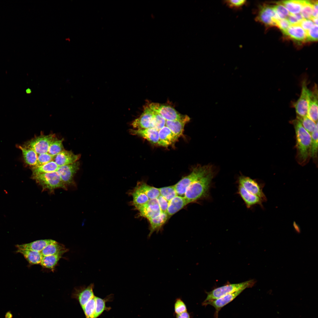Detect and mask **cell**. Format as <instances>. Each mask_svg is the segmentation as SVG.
<instances>
[{"mask_svg": "<svg viewBox=\"0 0 318 318\" xmlns=\"http://www.w3.org/2000/svg\"><path fill=\"white\" fill-rule=\"evenodd\" d=\"M214 174L213 171L195 181L187 188L184 197L188 203L198 200L208 198L209 190Z\"/></svg>", "mask_w": 318, "mask_h": 318, "instance_id": "1", "label": "cell"}, {"mask_svg": "<svg viewBox=\"0 0 318 318\" xmlns=\"http://www.w3.org/2000/svg\"><path fill=\"white\" fill-rule=\"evenodd\" d=\"M295 130L297 158L299 163L305 162L310 156L311 136L297 118L292 121Z\"/></svg>", "mask_w": 318, "mask_h": 318, "instance_id": "2", "label": "cell"}, {"mask_svg": "<svg viewBox=\"0 0 318 318\" xmlns=\"http://www.w3.org/2000/svg\"><path fill=\"white\" fill-rule=\"evenodd\" d=\"M32 178L42 187L43 191L47 190L50 193L58 188L66 190L64 184L58 172L32 174Z\"/></svg>", "mask_w": 318, "mask_h": 318, "instance_id": "3", "label": "cell"}, {"mask_svg": "<svg viewBox=\"0 0 318 318\" xmlns=\"http://www.w3.org/2000/svg\"><path fill=\"white\" fill-rule=\"evenodd\" d=\"M212 171V167L209 165L199 166L193 168L189 174L174 185L177 195L184 197L187 188L190 185Z\"/></svg>", "mask_w": 318, "mask_h": 318, "instance_id": "4", "label": "cell"}, {"mask_svg": "<svg viewBox=\"0 0 318 318\" xmlns=\"http://www.w3.org/2000/svg\"><path fill=\"white\" fill-rule=\"evenodd\" d=\"M256 282V281L253 279L240 283L230 284L218 287L210 292H206L207 296L204 301L217 299L240 290H244L247 288L252 287Z\"/></svg>", "mask_w": 318, "mask_h": 318, "instance_id": "5", "label": "cell"}, {"mask_svg": "<svg viewBox=\"0 0 318 318\" xmlns=\"http://www.w3.org/2000/svg\"><path fill=\"white\" fill-rule=\"evenodd\" d=\"M56 137L54 134H42L29 140L23 146L32 149L37 154L47 153L50 145Z\"/></svg>", "mask_w": 318, "mask_h": 318, "instance_id": "6", "label": "cell"}, {"mask_svg": "<svg viewBox=\"0 0 318 318\" xmlns=\"http://www.w3.org/2000/svg\"><path fill=\"white\" fill-rule=\"evenodd\" d=\"M307 80L304 79L302 82L301 91L299 98L293 103L297 116L304 117L307 115L309 90L307 85Z\"/></svg>", "mask_w": 318, "mask_h": 318, "instance_id": "7", "label": "cell"}, {"mask_svg": "<svg viewBox=\"0 0 318 318\" xmlns=\"http://www.w3.org/2000/svg\"><path fill=\"white\" fill-rule=\"evenodd\" d=\"M80 166V163L77 161L71 164L59 167L57 171L67 187L75 184L74 177L79 169Z\"/></svg>", "mask_w": 318, "mask_h": 318, "instance_id": "8", "label": "cell"}, {"mask_svg": "<svg viewBox=\"0 0 318 318\" xmlns=\"http://www.w3.org/2000/svg\"><path fill=\"white\" fill-rule=\"evenodd\" d=\"M238 185L242 186L249 193L266 201V197L263 191V186L250 178L244 176H240L238 180Z\"/></svg>", "mask_w": 318, "mask_h": 318, "instance_id": "9", "label": "cell"}, {"mask_svg": "<svg viewBox=\"0 0 318 318\" xmlns=\"http://www.w3.org/2000/svg\"><path fill=\"white\" fill-rule=\"evenodd\" d=\"M148 106L152 110L161 115L166 120H179L184 115L180 114L170 106L154 102L150 103Z\"/></svg>", "mask_w": 318, "mask_h": 318, "instance_id": "10", "label": "cell"}, {"mask_svg": "<svg viewBox=\"0 0 318 318\" xmlns=\"http://www.w3.org/2000/svg\"><path fill=\"white\" fill-rule=\"evenodd\" d=\"M243 290H241L236 292L228 294L217 299L204 301L202 305L206 306L210 305L214 307L216 311L214 314L215 318H218V313L221 309L224 306L231 302Z\"/></svg>", "mask_w": 318, "mask_h": 318, "instance_id": "11", "label": "cell"}, {"mask_svg": "<svg viewBox=\"0 0 318 318\" xmlns=\"http://www.w3.org/2000/svg\"><path fill=\"white\" fill-rule=\"evenodd\" d=\"M136 209L141 216L148 220L158 216L162 212L157 198L150 199L147 203Z\"/></svg>", "mask_w": 318, "mask_h": 318, "instance_id": "12", "label": "cell"}, {"mask_svg": "<svg viewBox=\"0 0 318 318\" xmlns=\"http://www.w3.org/2000/svg\"><path fill=\"white\" fill-rule=\"evenodd\" d=\"M153 111L147 106L141 115L132 122V125L135 130L153 128Z\"/></svg>", "mask_w": 318, "mask_h": 318, "instance_id": "13", "label": "cell"}, {"mask_svg": "<svg viewBox=\"0 0 318 318\" xmlns=\"http://www.w3.org/2000/svg\"><path fill=\"white\" fill-rule=\"evenodd\" d=\"M307 116L315 122L318 120V87L315 84L309 91Z\"/></svg>", "mask_w": 318, "mask_h": 318, "instance_id": "14", "label": "cell"}, {"mask_svg": "<svg viewBox=\"0 0 318 318\" xmlns=\"http://www.w3.org/2000/svg\"><path fill=\"white\" fill-rule=\"evenodd\" d=\"M256 19L267 25L271 26H276V21L280 19L273 7L269 6H264L261 8Z\"/></svg>", "mask_w": 318, "mask_h": 318, "instance_id": "15", "label": "cell"}, {"mask_svg": "<svg viewBox=\"0 0 318 318\" xmlns=\"http://www.w3.org/2000/svg\"><path fill=\"white\" fill-rule=\"evenodd\" d=\"M94 287V284L91 283L87 287L82 286L75 289L73 297L78 301L82 309L88 301L95 296Z\"/></svg>", "mask_w": 318, "mask_h": 318, "instance_id": "16", "label": "cell"}, {"mask_svg": "<svg viewBox=\"0 0 318 318\" xmlns=\"http://www.w3.org/2000/svg\"><path fill=\"white\" fill-rule=\"evenodd\" d=\"M130 132L131 134L142 137L152 144H158L159 139L158 131L154 128L140 130L131 129Z\"/></svg>", "mask_w": 318, "mask_h": 318, "instance_id": "17", "label": "cell"}, {"mask_svg": "<svg viewBox=\"0 0 318 318\" xmlns=\"http://www.w3.org/2000/svg\"><path fill=\"white\" fill-rule=\"evenodd\" d=\"M80 157V154H75L71 151L64 149L54 156V161L60 166L74 163L78 161Z\"/></svg>", "mask_w": 318, "mask_h": 318, "instance_id": "18", "label": "cell"}, {"mask_svg": "<svg viewBox=\"0 0 318 318\" xmlns=\"http://www.w3.org/2000/svg\"><path fill=\"white\" fill-rule=\"evenodd\" d=\"M190 120L187 115H184L180 119L172 121L166 120L165 126L178 138L183 134L185 125Z\"/></svg>", "mask_w": 318, "mask_h": 318, "instance_id": "19", "label": "cell"}, {"mask_svg": "<svg viewBox=\"0 0 318 318\" xmlns=\"http://www.w3.org/2000/svg\"><path fill=\"white\" fill-rule=\"evenodd\" d=\"M158 146L168 147L174 144L178 138L166 126L158 131Z\"/></svg>", "mask_w": 318, "mask_h": 318, "instance_id": "20", "label": "cell"}, {"mask_svg": "<svg viewBox=\"0 0 318 318\" xmlns=\"http://www.w3.org/2000/svg\"><path fill=\"white\" fill-rule=\"evenodd\" d=\"M238 193L244 201L248 208H250L256 205H262V202L264 201L262 199L249 193L242 186L239 185Z\"/></svg>", "mask_w": 318, "mask_h": 318, "instance_id": "21", "label": "cell"}, {"mask_svg": "<svg viewBox=\"0 0 318 318\" xmlns=\"http://www.w3.org/2000/svg\"><path fill=\"white\" fill-rule=\"evenodd\" d=\"M188 203L184 197L177 196L168 202L166 213L169 218Z\"/></svg>", "mask_w": 318, "mask_h": 318, "instance_id": "22", "label": "cell"}, {"mask_svg": "<svg viewBox=\"0 0 318 318\" xmlns=\"http://www.w3.org/2000/svg\"><path fill=\"white\" fill-rule=\"evenodd\" d=\"M55 240L51 239L39 240L27 244H17L15 246L17 249H23L41 252L48 245Z\"/></svg>", "mask_w": 318, "mask_h": 318, "instance_id": "23", "label": "cell"}, {"mask_svg": "<svg viewBox=\"0 0 318 318\" xmlns=\"http://www.w3.org/2000/svg\"><path fill=\"white\" fill-rule=\"evenodd\" d=\"M283 33L294 40L300 42L307 41L306 32L299 24L290 25Z\"/></svg>", "mask_w": 318, "mask_h": 318, "instance_id": "24", "label": "cell"}, {"mask_svg": "<svg viewBox=\"0 0 318 318\" xmlns=\"http://www.w3.org/2000/svg\"><path fill=\"white\" fill-rule=\"evenodd\" d=\"M68 251L67 249L56 254L43 257L40 265L44 268L54 269L63 254Z\"/></svg>", "mask_w": 318, "mask_h": 318, "instance_id": "25", "label": "cell"}, {"mask_svg": "<svg viewBox=\"0 0 318 318\" xmlns=\"http://www.w3.org/2000/svg\"><path fill=\"white\" fill-rule=\"evenodd\" d=\"M16 252L23 255L30 265L40 264L43 257L40 252L30 250L17 249Z\"/></svg>", "mask_w": 318, "mask_h": 318, "instance_id": "26", "label": "cell"}, {"mask_svg": "<svg viewBox=\"0 0 318 318\" xmlns=\"http://www.w3.org/2000/svg\"><path fill=\"white\" fill-rule=\"evenodd\" d=\"M25 163L32 168L37 165V154L32 149L23 146L19 145Z\"/></svg>", "mask_w": 318, "mask_h": 318, "instance_id": "27", "label": "cell"}, {"mask_svg": "<svg viewBox=\"0 0 318 318\" xmlns=\"http://www.w3.org/2000/svg\"><path fill=\"white\" fill-rule=\"evenodd\" d=\"M168 218L166 213L162 212L158 216L148 219L150 228L148 237L149 238L154 232L159 230Z\"/></svg>", "mask_w": 318, "mask_h": 318, "instance_id": "28", "label": "cell"}, {"mask_svg": "<svg viewBox=\"0 0 318 318\" xmlns=\"http://www.w3.org/2000/svg\"><path fill=\"white\" fill-rule=\"evenodd\" d=\"M131 194L132 198V204L136 209L145 204L149 200L146 195L137 186Z\"/></svg>", "mask_w": 318, "mask_h": 318, "instance_id": "29", "label": "cell"}, {"mask_svg": "<svg viewBox=\"0 0 318 318\" xmlns=\"http://www.w3.org/2000/svg\"><path fill=\"white\" fill-rule=\"evenodd\" d=\"M95 309L94 318H97L105 310L108 311L110 307L106 306L107 302L111 301L113 299V295L110 294L102 299L95 296Z\"/></svg>", "mask_w": 318, "mask_h": 318, "instance_id": "30", "label": "cell"}, {"mask_svg": "<svg viewBox=\"0 0 318 318\" xmlns=\"http://www.w3.org/2000/svg\"><path fill=\"white\" fill-rule=\"evenodd\" d=\"M150 199H157L160 195L158 188L148 185L144 182H139L136 186Z\"/></svg>", "mask_w": 318, "mask_h": 318, "instance_id": "31", "label": "cell"}, {"mask_svg": "<svg viewBox=\"0 0 318 318\" xmlns=\"http://www.w3.org/2000/svg\"><path fill=\"white\" fill-rule=\"evenodd\" d=\"M304 0H286L280 3L286 7L290 14H296L301 11Z\"/></svg>", "mask_w": 318, "mask_h": 318, "instance_id": "32", "label": "cell"}, {"mask_svg": "<svg viewBox=\"0 0 318 318\" xmlns=\"http://www.w3.org/2000/svg\"><path fill=\"white\" fill-rule=\"evenodd\" d=\"M66 249L64 245L55 241L47 245L40 252L43 257L56 254Z\"/></svg>", "mask_w": 318, "mask_h": 318, "instance_id": "33", "label": "cell"}, {"mask_svg": "<svg viewBox=\"0 0 318 318\" xmlns=\"http://www.w3.org/2000/svg\"><path fill=\"white\" fill-rule=\"evenodd\" d=\"M59 166L53 160L47 164L32 168V174L45 173L57 171Z\"/></svg>", "mask_w": 318, "mask_h": 318, "instance_id": "34", "label": "cell"}, {"mask_svg": "<svg viewBox=\"0 0 318 318\" xmlns=\"http://www.w3.org/2000/svg\"><path fill=\"white\" fill-rule=\"evenodd\" d=\"M63 140V138L59 139L56 137L50 145L47 153L55 156L63 150H64L62 143Z\"/></svg>", "mask_w": 318, "mask_h": 318, "instance_id": "35", "label": "cell"}, {"mask_svg": "<svg viewBox=\"0 0 318 318\" xmlns=\"http://www.w3.org/2000/svg\"><path fill=\"white\" fill-rule=\"evenodd\" d=\"M297 119L301 123L304 128L310 134L314 131L318 125V123L315 122L307 115L304 117L297 116Z\"/></svg>", "mask_w": 318, "mask_h": 318, "instance_id": "36", "label": "cell"}, {"mask_svg": "<svg viewBox=\"0 0 318 318\" xmlns=\"http://www.w3.org/2000/svg\"><path fill=\"white\" fill-rule=\"evenodd\" d=\"M158 188L160 195L168 202L178 195L174 185Z\"/></svg>", "mask_w": 318, "mask_h": 318, "instance_id": "37", "label": "cell"}, {"mask_svg": "<svg viewBox=\"0 0 318 318\" xmlns=\"http://www.w3.org/2000/svg\"><path fill=\"white\" fill-rule=\"evenodd\" d=\"M95 296L90 300L85 305L83 311L86 318H94L95 309Z\"/></svg>", "mask_w": 318, "mask_h": 318, "instance_id": "38", "label": "cell"}, {"mask_svg": "<svg viewBox=\"0 0 318 318\" xmlns=\"http://www.w3.org/2000/svg\"><path fill=\"white\" fill-rule=\"evenodd\" d=\"M311 135V142L310 156L313 158H315L317 156L318 151V125Z\"/></svg>", "mask_w": 318, "mask_h": 318, "instance_id": "39", "label": "cell"}, {"mask_svg": "<svg viewBox=\"0 0 318 318\" xmlns=\"http://www.w3.org/2000/svg\"><path fill=\"white\" fill-rule=\"evenodd\" d=\"M313 2L311 1L304 0L301 11V14L303 18L311 19L312 18Z\"/></svg>", "mask_w": 318, "mask_h": 318, "instance_id": "40", "label": "cell"}, {"mask_svg": "<svg viewBox=\"0 0 318 318\" xmlns=\"http://www.w3.org/2000/svg\"><path fill=\"white\" fill-rule=\"evenodd\" d=\"M152 111L153 128L159 131L165 126L166 120L159 114Z\"/></svg>", "mask_w": 318, "mask_h": 318, "instance_id": "41", "label": "cell"}, {"mask_svg": "<svg viewBox=\"0 0 318 318\" xmlns=\"http://www.w3.org/2000/svg\"><path fill=\"white\" fill-rule=\"evenodd\" d=\"M273 7L280 19L286 18L290 14L286 7L280 3Z\"/></svg>", "mask_w": 318, "mask_h": 318, "instance_id": "42", "label": "cell"}, {"mask_svg": "<svg viewBox=\"0 0 318 318\" xmlns=\"http://www.w3.org/2000/svg\"><path fill=\"white\" fill-rule=\"evenodd\" d=\"M174 315L187 311L186 305L180 298H178L175 299L174 304Z\"/></svg>", "mask_w": 318, "mask_h": 318, "instance_id": "43", "label": "cell"}, {"mask_svg": "<svg viewBox=\"0 0 318 318\" xmlns=\"http://www.w3.org/2000/svg\"><path fill=\"white\" fill-rule=\"evenodd\" d=\"M54 157L48 153L37 154V165H43L53 161Z\"/></svg>", "mask_w": 318, "mask_h": 318, "instance_id": "44", "label": "cell"}, {"mask_svg": "<svg viewBox=\"0 0 318 318\" xmlns=\"http://www.w3.org/2000/svg\"><path fill=\"white\" fill-rule=\"evenodd\" d=\"M307 41H316L318 40V25H314L306 32Z\"/></svg>", "mask_w": 318, "mask_h": 318, "instance_id": "45", "label": "cell"}, {"mask_svg": "<svg viewBox=\"0 0 318 318\" xmlns=\"http://www.w3.org/2000/svg\"><path fill=\"white\" fill-rule=\"evenodd\" d=\"M224 2L228 7L231 8L238 9L245 5L246 3V1L230 0L225 1Z\"/></svg>", "mask_w": 318, "mask_h": 318, "instance_id": "46", "label": "cell"}, {"mask_svg": "<svg viewBox=\"0 0 318 318\" xmlns=\"http://www.w3.org/2000/svg\"><path fill=\"white\" fill-rule=\"evenodd\" d=\"M286 18L292 25L299 24L303 19L300 13L296 14H290Z\"/></svg>", "mask_w": 318, "mask_h": 318, "instance_id": "47", "label": "cell"}, {"mask_svg": "<svg viewBox=\"0 0 318 318\" xmlns=\"http://www.w3.org/2000/svg\"><path fill=\"white\" fill-rule=\"evenodd\" d=\"M157 199L162 212L166 213L169 202L160 195Z\"/></svg>", "mask_w": 318, "mask_h": 318, "instance_id": "48", "label": "cell"}, {"mask_svg": "<svg viewBox=\"0 0 318 318\" xmlns=\"http://www.w3.org/2000/svg\"><path fill=\"white\" fill-rule=\"evenodd\" d=\"M299 25L306 32L314 25V23L311 19H303Z\"/></svg>", "mask_w": 318, "mask_h": 318, "instance_id": "49", "label": "cell"}, {"mask_svg": "<svg viewBox=\"0 0 318 318\" xmlns=\"http://www.w3.org/2000/svg\"><path fill=\"white\" fill-rule=\"evenodd\" d=\"M277 26L282 31V32L286 31L290 26V24L286 19H280L276 22Z\"/></svg>", "mask_w": 318, "mask_h": 318, "instance_id": "50", "label": "cell"}, {"mask_svg": "<svg viewBox=\"0 0 318 318\" xmlns=\"http://www.w3.org/2000/svg\"><path fill=\"white\" fill-rule=\"evenodd\" d=\"M318 17V1L313 2V12L312 18Z\"/></svg>", "mask_w": 318, "mask_h": 318, "instance_id": "51", "label": "cell"}, {"mask_svg": "<svg viewBox=\"0 0 318 318\" xmlns=\"http://www.w3.org/2000/svg\"><path fill=\"white\" fill-rule=\"evenodd\" d=\"M175 318H191L190 314L187 311L183 313L174 315Z\"/></svg>", "mask_w": 318, "mask_h": 318, "instance_id": "52", "label": "cell"}, {"mask_svg": "<svg viewBox=\"0 0 318 318\" xmlns=\"http://www.w3.org/2000/svg\"><path fill=\"white\" fill-rule=\"evenodd\" d=\"M12 317V314L9 312H7L5 315V318H11Z\"/></svg>", "mask_w": 318, "mask_h": 318, "instance_id": "53", "label": "cell"}, {"mask_svg": "<svg viewBox=\"0 0 318 318\" xmlns=\"http://www.w3.org/2000/svg\"><path fill=\"white\" fill-rule=\"evenodd\" d=\"M311 20L313 21L314 24L315 25H317L318 24V19L317 18H312L311 19Z\"/></svg>", "mask_w": 318, "mask_h": 318, "instance_id": "54", "label": "cell"}]
</instances>
